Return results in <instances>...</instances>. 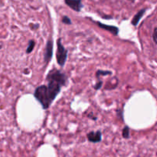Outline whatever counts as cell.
Returning a JSON list of instances; mask_svg holds the SVG:
<instances>
[{
	"mask_svg": "<svg viewBox=\"0 0 157 157\" xmlns=\"http://www.w3.org/2000/svg\"><path fill=\"white\" fill-rule=\"evenodd\" d=\"M46 80L48 85H42L36 88L35 98L39 102L44 109L50 107L61 90V88L67 83V77L65 73L57 69H52L48 73Z\"/></svg>",
	"mask_w": 157,
	"mask_h": 157,
	"instance_id": "obj_1",
	"label": "cell"
},
{
	"mask_svg": "<svg viewBox=\"0 0 157 157\" xmlns=\"http://www.w3.org/2000/svg\"><path fill=\"white\" fill-rule=\"evenodd\" d=\"M67 58V49L64 48L61 42V38L57 40V51H56V59L57 62L60 66L63 67L65 64Z\"/></svg>",
	"mask_w": 157,
	"mask_h": 157,
	"instance_id": "obj_2",
	"label": "cell"
},
{
	"mask_svg": "<svg viewBox=\"0 0 157 157\" xmlns=\"http://www.w3.org/2000/svg\"><path fill=\"white\" fill-rule=\"evenodd\" d=\"M53 56V42L52 40H48L46 43L44 53V59L46 63H48Z\"/></svg>",
	"mask_w": 157,
	"mask_h": 157,
	"instance_id": "obj_3",
	"label": "cell"
},
{
	"mask_svg": "<svg viewBox=\"0 0 157 157\" xmlns=\"http://www.w3.org/2000/svg\"><path fill=\"white\" fill-rule=\"evenodd\" d=\"M64 2L68 7L76 12H80L84 8L81 0H64Z\"/></svg>",
	"mask_w": 157,
	"mask_h": 157,
	"instance_id": "obj_4",
	"label": "cell"
},
{
	"mask_svg": "<svg viewBox=\"0 0 157 157\" xmlns=\"http://www.w3.org/2000/svg\"><path fill=\"white\" fill-rule=\"evenodd\" d=\"M87 138L88 141L90 142V143H100L102 140V133H101L100 130L91 131V132L87 133Z\"/></svg>",
	"mask_w": 157,
	"mask_h": 157,
	"instance_id": "obj_5",
	"label": "cell"
},
{
	"mask_svg": "<svg viewBox=\"0 0 157 157\" xmlns=\"http://www.w3.org/2000/svg\"><path fill=\"white\" fill-rule=\"evenodd\" d=\"M96 24L99 26L101 29H104V30L108 31L110 32L112 35H117L118 33H119V29H118L117 26H109V25H106V24H103V23L100 22H96Z\"/></svg>",
	"mask_w": 157,
	"mask_h": 157,
	"instance_id": "obj_6",
	"label": "cell"
},
{
	"mask_svg": "<svg viewBox=\"0 0 157 157\" xmlns=\"http://www.w3.org/2000/svg\"><path fill=\"white\" fill-rule=\"evenodd\" d=\"M145 12H146L145 9L140 10L139 12H138L137 13L134 15V17L133 18V19H132V21H131L132 25H133V26H137L138 23H139V22H140V20L141 19V18L143 17L144 14L145 13Z\"/></svg>",
	"mask_w": 157,
	"mask_h": 157,
	"instance_id": "obj_7",
	"label": "cell"
},
{
	"mask_svg": "<svg viewBox=\"0 0 157 157\" xmlns=\"http://www.w3.org/2000/svg\"><path fill=\"white\" fill-rule=\"evenodd\" d=\"M35 46V42L34 40H30L29 42V46H28L27 49H26V53L29 54L33 51L34 48Z\"/></svg>",
	"mask_w": 157,
	"mask_h": 157,
	"instance_id": "obj_8",
	"label": "cell"
},
{
	"mask_svg": "<svg viewBox=\"0 0 157 157\" xmlns=\"http://www.w3.org/2000/svg\"><path fill=\"white\" fill-rule=\"evenodd\" d=\"M112 72L110 71H105V70H98L96 72V76L97 78H100L101 75H111Z\"/></svg>",
	"mask_w": 157,
	"mask_h": 157,
	"instance_id": "obj_9",
	"label": "cell"
},
{
	"mask_svg": "<svg viewBox=\"0 0 157 157\" xmlns=\"http://www.w3.org/2000/svg\"><path fill=\"white\" fill-rule=\"evenodd\" d=\"M122 135L124 139H129L130 138V128L127 126L123 129L122 130Z\"/></svg>",
	"mask_w": 157,
	"mask_h": 157,
	"instance_id": "obj_10",
	"label": "cell"
},
{
	"mask_svg": "<svg viewBox=\"0 0 157 157\" xmlns=\"http://www.w3.org/2000/svg\"><path fill=\"white\" fill-rule=\"evenodd\" d=\"M61 21H62V22L64 23V24H66V25H71L72 23L71 20V18H69L68 16H63Z\"/></svg>",
	"mask_w": 157,
	"mask_h": 157,
	"instance_id": "obj_11",
	"label": "cell"
},
{
	"mask_svg": "<svg viewBox=\"0 0 157 157\" xmlns=\"http://www.w3.org/2000/svg\"><path fill=\"white\" fill-rule=\"evenodd\" d=\"M102 86H103V81L100 80V81L98 82V83H96V85H95L94 87V89H96V90H98V89H100L101 87H102Z\"/></svg>",
	"mask_w": 157,
	"mask_h": 157,
	"instance_id": "obj_12",
	"label": "cell"
},
{
	"mask_svg": "<svg viewBox=\"0 0 157 157\" xmlns=\"http://www.w3.org/2000/svg\"><path fill=\"white\" fill-rule=\"evenodd\" d=\"M153 41H154L155 43L157 45V28L154 29V32H153Z\"/></svg>",
	"mask_w": 157,
	"mask_h": 157,
	"instance_id": "obj_13",
	"label": "cell"
},
{
	"mask_svg": "<svg viewBox=\"0 0 157 157\" xmlns=\"http://www.w3.org/2000/svg\"><path fill=\"white\" fill-rule=\"evenodd\" d=\"M130 1H132V2H133V1H134V0H130Z\"/></svg>",
	"mask_w": 157,
	"mask_h": 157,
	"instance_id": "obj_14",
	"label": "cell"
},
{
	"mask_svg": "<svg viewBox=\"0 0 157 157\" xmlns=\"http://www.w3.org/2000/svg\"><path fill=\"white\" fill-rule=\"evenodd\" d=\"M1 48H2V46H0V49H1Z\"/></svg>",
	"mask_w": 157,
	"mask_h": 157,
	"instance_id": "obj_15",
	"label": "cell"
}]
</instances>
